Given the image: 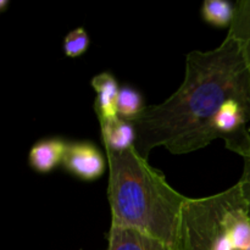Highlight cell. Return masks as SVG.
Listing matches in <instances>:
<instances>
[{"mask_svg":"<svg viewBox=\"0 0 250 250\" xmlns=\"http://www.w3.org/2000/svg\"><path fill=\"white\" fill-rule=\"evenodd\" d=\"M231 99L242 103L250 115V68L238 43L227 33L216 49L190 51L178 89L132 121L134 148L146 160L158 146L175 155L205 148L216 139L212 125Z\"/></svg>","mask_w":250,"mask_h":250,"instance_id":"6da1fadb","label":"cell"},{"mask_svg":"<svg viewBox=\"0 0 250 250\" xmlns=\"http://www.w3.org/2000/svg\"><path fill=\"white\" fill-rule=\"evenodd\" d=\"M106 156L111 226L136 229L171 250H188L192 198L171 187L134 146L119 153L106 150Z\"/></svg>","mask_w":250,"mask_h":250,"instance_id":"7a4b0ae2","label":"cell"},{"mask_svg":"<svg viewBox=\"0 0 250 250\" xmlns=\"http://www.w3.org/2000/svg\"><path fill=\"white\" fill-rule=\"evenodd\" d=\"M62 165L71 175L83 181L98 180L106 168L104 155L90 142L67 143Z\"/></svg>","mask_w":250,"mask_h":250,"instance_id":"3957f363","label":"cell"},{"mask_svg":"<svg viewBox=\"0 0 250 250\" xmlns=\"http://www.w3.org/2000/svg\"><path fill=\"white\" fill-rule=\"evenodd\" d=\"M92 87L97 93L95 111L98 121H111L119 117L117 98L120 87L116 78L110 72H102L92 80Z\"/></svg>","mask_w":250,"mask_h":250,"instance_id":"277c9868","label":"cell"},{"mask_svg":"<svg viewBox=\"0 0 250 250\" xmlns=\"http://www.w3.org/2000/svg\"><path fill=\"white\" fill-rule=\"evenodd\" d=\"M67 143L59 138L42 139L29 150L28 163L39 173H48L62 164Z\"/></svg>","mask_w":250,"mask_h":250,"instance_id":"5b68a950","label":"cell"},{"mask_svg":"<svg viewBox=\"0 0 250 250\" xmlns=\"http://www.w3.org/2000/svg\"><path fill=\"white\" fill-rule=\"evenodd\" d=\"M100 131L105 150L125 151L136 144V128L131 121L116 117L111 121H100Z\"/></svg>","mask_w":250,"mask_h":250,"instance_id":"8992f818","label":"cell"},{"mask_svg":"<svg viewBox=\"0 0 250 250\" xmlns=\"http://www.w3.org/2000/svg\"><path fill=\"white\" fill-rule=\"evenodd\" d=\"M109 250H171L165 244L136 229L110 227Z\"/></svg>","mask_w":250,"mask_h":250,"instance_id":"52a82bcc","label":"cell"},{"mask_svg":"<svg viewBox=\"0 0 250 250\" xmlns=\"http://www.w3.org/2000/svg\"><path fill=\"white\" fill-rule=\"evenodd\" d=\"M229 34L238 43L250 68V0L234 2V17Z\"/></svg>","mask_w":250,"mask_h":250,"instance_id":"ba28073f","label":"cell"},{"mask_svg":"<svg viewBox=\"0 0 250 250\" xmlns=\"http://www.w3.org/2000/svg\"><path fill=\"white\" fill-rule=\"evenodd\" d=\"M202 16L212 26L220 28L231 27L234 17V5L226 0H207L203 2Z\"/></svg>","mask_w":250,"mask_h":250,"instance_id":"9c48e42d","label":"cell"},{"mask_svg":"<svg viewBox=\"0 0 250 250\" xmlns=\"http://www.w3.org/2000/svg\"><path fill=\"white\" fill-rule=\"evenodd\" d=\"M144 110L146 106H144L143 97L138 90L128 85L120 88L119 98H117V114L120 117L132 122L138 119Z\"/></svg>","mask_w":250,"mask_h":250,"instance_id":"30bf717a","label":"cell"},{"mask_svg":"<svg viewBox=\"0 0 250 250\" xmlns=\"http://www.w3.org/2000/svg\"><path fill=\"white\" fill-rule=\"evenodd\" d=\"M90 39L83 27L72 29L63 39V53L68 58H78L88 50Z\"/></svg>","mask_w":250,"mask_h":250,"instance_id":"8fae6325","label":"cell"},{"mask_svg":"<svg viewBox=\"0 0 250 250\" xmlns=\"http://www.w3.org/2000/svg\"><path fill=\"white\" fill-rule=\"evenodd\" d=\"M241 182L243 185L244 192H246L247 198H248L250 203V159L246 160V168H244L243 177L241 178Z\"/></svg>","mask_w":250,"mask_h":250,"instance_id":"7c38bea8","label":"cell"},{"mask_svg":"<svg viewBox=\"0 0 250 250\" xmlns=\"http://www.w3.org/2000/svg\"><path fill=\"white\" fill-rule=\"evenodd\" d=\"M7 5V1H1L0 2V7H1V10H5V6Z\"/></svg>","mask_w":250,"mask_h":250,"instance_id":"4fadbf2b","label":"cell"},{"mask_svg":"<svg viewBox=\"0 0 250 250\" xmlns=\"http://www.w3.org/2000/svg\"><path fill=\"white\" fill-rule=\"evenodd\" d=\"M246 250H250V247H249V248H248V249H246Z\"/></svg>","mask_w":250,"mask_h":250,"instance_id":"5bb4252c","label":"cell"}]
</instances>
